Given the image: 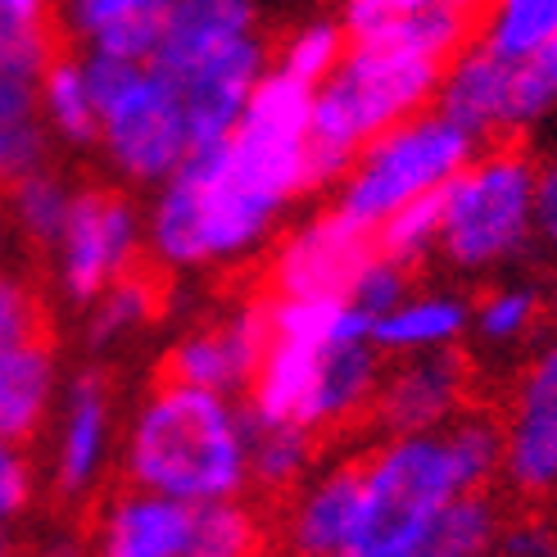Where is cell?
Instances as JSON below:
<instances>
[{
	"label": "cell",
	"instance_id": "1",
	"mask_svg": "<svg viewBox=\"0 0 557 557\" xmlns=\"http://www.w3.org/2000/svg\"><path fill=\"white\" fill-rule=\"evenodd\" d=\"M119 471L127 485L182 498V504L249 494V444L240 404L218 389L150 376V389L127 417Z\"/></svg>",
	"mask_w": 557,
	"mask_h": 557
},
{
	"label": "cell",
	"instance_id": "2",
	"mask_svg": "<svg viewBox=\"0 0 557 557\" xmlns=\"http://www.w3.org/2000/svg\"><path fill=\"white\" fill-rule=\"evenodd\" d=\"M440 60L408 54L376 41H349L341 64L313 87V127H309V182L313 190L336 186L354 154L385 127L404 123L417 109L435 104Z\"/></svg>",
	"mask_w": 557,
	"mask_h": 557
},
{
	"label": "cell",
	"instance_id": "3",
	"mask_svg": "<svg viewBox=\"0 0 557 557\" xmlns=\"http://www.w3.org/2000/svg\"><path fill=\"white\" fill-rule=\"evenodd\" d=\"M535 173L521 146L490 141L444 182L440 263L458 276H490L535 245Z\"/></svg>",
	"mask_w": 557,
	"mask_h": 557
},
{
	"label": "cell",
	"instance_id": "4",
	"mask_svg": "<svg viewBox=\"0 0 557 557\" xmlns=\"http://www.w3.org/2000/svg\"><path fill=\"white\" fill-rule=\"evenodd\" d=\"M358 467L363 498L349 557H422L440 508L467 490L444 426L381 435V444L358 454Z\"/></svg>",
	"mask_w": 557,
	"mask_h": 557
},
{
	"label": "cell",
	"instance_id": "5",
	"mask_svg": "<svg viewBox=\"0 0 557 557\" xmlns=\"http://www.w3.org/2000/svg\"><path fill=\"white\" fill-rule=\"evenodd\" d=\"M476 150H481L476 136L462 132L454 119H444L435 104L417 109V114L385 127L354 154L349 173L336 182V200L331 205L376 232L385 213L408 205L412 195L440 190Z\"/></svg>",
	"mask_w": 557,
	"mask_h": 557
},
{
	"label": "cell",
	"instance_id": "6",
	"mask_svg": "<svg viewBox=\"0 0 557 557\" xmlns=\"http://www.w3.org/2000/svg\"><path fill=\"white\" fill-rule=\"evenodd\" d=\"M141 249H146V218L132 195L109 182H82L73 190L64 236L50 249L54 299L82 313L109 282H119L127 268L141 263Z\"/></svg>",
	"mask_w": 557,
	"mask_h": 557
},
{
	"label": "cell",
	"instance_id": "7",
	"mask_svg": "<svg viewBox=\"0 0 557 557\" xmlns=\"http://www.w3.org/2000/svg\"><path fill=\"white\" fill-rule=\"evenodd\" d=\"M96 150L123 186L169 182L190 154V127L177 82L154 64H136L123 87L100 104Z\"/></svg>",
	"mask_w": 557,
	"mask_h": 557
},
{
	"label": "cell",
	"instance_id": "8",
	"mask_svg": "<svg viewBox=\"0 0 557 557\" xmlns=\"http://www.w3.org/2000/svg\"><path fill=\"white\" fill-rule=\"evenodd\" d=\"M46 440H50L46 490L54 504L82 508L100 498L104 476L119 454V395L104 358H87V363L64 376Z\"/></svg>",
	"mask_w": 557,
	"mask_h": 557
},
{
	"label": "cell",
	"instance_id": "9",
	"mask_svg": "<svg viewBox=\"0 0 557 557\" xmlns=\"http://www.w3.org/2000/svg\"><path fill=\"white\" fill-rule=\"evenodd\" d=\"M372 249H376L372 227L354 222L345 209L326 205L272 245L259 290H268V295H345L358 268L372 259Z\"/></svg>",
	"mask_w": 557,
	"mask_h": 557
},
{
	"label": "cell",
	"instance_id": "10",
	"mask_svg": "<svg viewBox=\"0 0 557 557\" xmlns=\"http://www.w3.org/2000/svg\"><path fill=\"white\" fill-rule=\"evenodd\" d=\"M263 345H268V304H263V290H255L240 304H232L227 313L182 331V336L159 354L154 376L240 399L249 376L259 368V358H263Z\"/></svg>",
	"mask_w": 557,
	"mask_h": 557
},
{
	"label": "cell",
	"instance_id": "11",
	"mask_svg": "<svg viewBox=\"0 0 557 557\" xmlns=\"http://www.w3.org/2000/svg\"><path fill=\"white\" fill-rule=\"evenodd\" d=\"M517 498H557V331L535 345L504 417V471Z\"/></svg>",
	"mask_w": 557,
	"mask_h": 557
},
{
	"label": "cell",
	"instance_id": "12",
	"mask_svg": "<svg viewBox=\"0 0 557 557\" xmlns=\"http://www.w3.org/2000/svg\"><path fill=\"white\" fill-rule=\"evenodd\" d=\"M471 404V363L458 345L395 354V363L381 368L368 422L381 435L435 431L458 408Z\"/></svg>",
	"mask_w": 557,
	"mask_h": 557
},
{
	"label": "cell",
	"instance_id": "13",
	"mask_svg": "<svg viewBox=\"0 0 557 557\" xmlns=\"http://www.w3.org/2000/svg\"><path fill=\"white\" fill-rule=\"evenodd\" d=\"M91 544L104 557H195V504L123 481L100 494Z\"/></svg>",
	"mask_w": 557,
	"mask_h": 557
},
{
	"label": "cell",
	"instance_id": "14",
	"mask_svg": "<svg viewBox=\"0 0 557 557\" xmlns=\"http://www.w3.org/2000/svg\"><path fill=\"white\" fill-rule=\"evenodd\" d=\"M272 64V41L263 33L240 37L227 50L209 54L186 73H169L177 82V96L186 109V127H190V150L195 146H213L222 136H232V127L240 123V109L255 91V82L263 77V69Z\"/></svg>",
	"mask_w": 557,
	"mask_h": 557
},
{
	"label": "cell",
	"instance_id": "15",
	"mask_svg": "<svg viewBox=\"0 0 557 557\" xmlns=\"http://www.w3.org/2000/svg\"><path fill=\"white\" fill-rule=\"evenodd\" d=\"M358 498H363L358 458L313 471L299 490L282 498V544L299 557H349L358 531Z\"/></svg>",
	"mask_w": 557,
	"mask_h": 557
},
{
	"label": "cell",
	"instance_id": "16",
	"mask_svg": "<svg viewBox=\"0 0 557 557\" xmlns=\"http://www.w3.org/2000/svg\"><path fill=\"white\" fill-rule=\"evenodd\" d=\"M435 109L454 119L476 141H504L508 136V54L490 50L485 41L471 37L458 54L444 60Z\"/></svg>",
	"mask_w": 557,
	"mask_h": 557
},
{
	"label": "cell",
	"instance_id": "17",
	"mask_svg": "<svg viewBox=\"0 0 557 557\" xmlns=\"http://www.w3.org/2000/svg\"><path fill=\"white\" fill-rule=\"evenodd\" d=\"M60 385H64V368L54 336L0 349V435L37 449L50 431L54 404H60Z\"/></svg>",
	"mask_w": 557,
	"mask_h": 557
},
{
	"label": "cell",
	"instance_id": "18",
	"mask_svg": "<svg viewBox=\"0 0 557 557\" xmlns=\"http://www.w3.org/2000/svg\"><path fill=\"white\" fill-rule=\"evenodd\" d=\"M255 33L259 0H163V33L150 64L177 77Z\"/></svg>",
	"mask_w": 557,
	"mask_h": 557
},
{
	"label": "cell",
	"instance_id": "19",
	"mask_svg": "<svg viewBox=\"0 0 557 557\" xmlns=\"http://www.w3.org/2000/svg\"><path fill=\"white\" fill-rule=\"evenodd\" d=\"M169 304V282H163V268L150 259L127 268L119 282H109L87 309H82V345L91 358H109L114 349H123L127 341H136L141 331H150Z\"/></svg>",
	"mask_w": 557,
	"mask_h": 557
},
{
	"label": "cell",
	"instance_id": "20",
	"mask_svg": "<svg viewBox=\"0 0 557 557\" xmlns=\"http://www.w3.org/2000/svg\"><path fill=\"white\" fill-rule=\"evenodd\" d=\"M471 331V299L458 290H408L395 309L372 318V345L395 358L417 349L462 345Z\"/></svg>",
	"mask_w": 557,
	"mask_h": 557
},
{
	"label": "cell",
	"instance_id": "21",
	"mask_svg": "<svg viewBox=\"0 0 557 557\" xmlns=\"http://www.w3.org/2000/svg\"><path fill=\"white\" fill-rule=\"evenodd\" d=\"M245 444H249V494L263 504H282L290 490L318 471L322 435L290 426V422H255L245 417Z\"/></svg>",
	"mask_w": 557,
	"mask_h": 557
},
{
	"label": "cell",
	"instance_id": "22",
	"mask_svg": "<svg viewBox=\"0 0 557 557\" xmlns=\"http://www.w3.org/2000/svg\"><path fill=\"white\" fill-rule=\"evenodd\" d=\"M73 190H77V182H69L54 163H46V169L27 173L14 186L0 190L5 227L27 255H46L50 259V249L60 245V236H64V222H69V209H73Z\"/></svg>",
	"mask_w": 557,
	"mask_h": 557
},
{
	"label": "cell",
	"instance_id": "23",
	"mask_svg": "<svg viewBox=\"0 0 557 557\" xmlns=\"http://www.w3.org/2000/svg\"><path fill=\"white\" fill-rule=\"evenodd\" d=\"M37 109L50 136L69 150H96L100 146V109L87 87L82 54L60 50L37 77Z\"/></svg>",
	"mask_w": 557,
	"mask_h": 557
},
{
	"label": "cell",
	"instance_id": "24",
	"mask_svg": "<svg viewBox=\"0 0 557 557\" xmlns=\"http://www.w3.org/2000/svg\"><path fill=\"white\" fill-rule=\"evenodd\" d=\"M476 10H462V5H449V0H435V5H417V10H404L395 18L376 23L372 33L363 37H349V41H376V46H395V50H408V54H426V60H449L458 54L471 37H476Z\"/></svg>",
	"mask_w": 557,
	"mask_h": 557
},
{
	"label": "cell",
	"instance_id": "25",
	"mask_svg": "<svg viewBox=\"0 0 557 557\" xmlns=\"http://www.w3.org/2000/svg\"><path fill=\"white\" fill-rule=\"evenodd\" d=\"M498 531H504V504L490 494V485L462 490L440 508L422 557H485L494 553Z\"/></svg>",
	"mask_w": 557,
	"mask_h": 557
},
{
	"label": "cell",
	"instance_id": "26",
	"mask_svg": "<svg viewBox=\"0 0 557 557\" xmlns=\"http://www.w3.org/2000/svg\"><path fill=\"white\" fill-rule=\"evenodd\" d=\"M540 322H544V286L504 282V286H490L476 304H471V331L467 336L481 349L508 354V349H521L525 341H531L540 331Z\"/></svg>",
	"mask_w": 557,
	"mask_h": 557
},
{
	"label": "cell",
	"instance_id": "27",
	"mask_svg": "<svg viewBox=\"0 0 557 557\" xmlns=\"http://www.w3.org/2000/svg\"><path fill=\"white\" fill-rule=\"evenodd\" d=\"M272 544L268 517L236 498H213V504H195V557H249Z\"/></svg>",
	"mask_w": 557,
	"mask_h": 557
},
{
	"label": "cell",
	"instance_id": "28",
	"mask_svg": "<svg viewBox=\"0 0 557 557\" xmlns=\"http://www.w3.org/2000/svg\"><path fill=\"white\" fill-rule=\"evenodd\" d=\"M557 109V33L508 60V132H525Z\"/></svg>",
	"mask_w": 557,
	"mask_h": 557
},
{
	"label": "cell",
	"instance_id": "29",
	"mask_svg": "<svg viewBox=\"0 0 557 557\" xmlns=\"http://www.w3.org/2000/svg\"><path fill=\"white\" fill-rule=\"evenodd\" d=\"M557 33V0H485L476 18V41L498 54H525Z\"/></svg>",
	"mask_w": 557,
	"mask_h": 557
},
{
	"label": "cell",
	"instance_id": "30",
	"mask_svg": "<svg viewBox=\"0 0 557 557\" xmlns=\"http://www.w3.org/2000/svg\"><path fill=\"white\" fill-rule=\"evenodd\" d=\"M444 190V186H440ZM440 190L412 195L408 205H399L395 213H385L376 222V249L389 259H399L408 268H422L435 249H440V218H444V200Z\"/></svg>",
	"mask_w": 557,
	"mask_h": 557
},
{
	"label": "cell",
	"instance_id": "31",
	"mask_svg": "<svg viewBox=\"0 0 557 557\" xmlns=\"http://www.w3.org/2000/svg\"><path fill=\"white\" fill-rule=\"evenodd\" d=\"M345 50H349L345 23L341 18H313V23L295 27L290 37H282V46H272V64L286 69L290 77L313 82V87H318V82L341 64Z\"/></svg>",
	"mask_w": 557,
	"mask_h": 557
},
{
	"label": "cell",
	"instance_id": "32",
	"mask_svg": "<svg viewBox=\"0 0 557 557\" xmlns=\"http://www.w3.org/2000/svg\"><path fill=\"white\" fill-rule=\"evenodd\" d=\"M37 336H54L46 286L33 272L0 263V349L18 341H37Z\"/></svg>",
	"mask_w": 557,
	"mask_h": 557
},
{
	"label": "cell",
	"instance_id": "33",
	"mask_svg": "<svg viewBox=\"0 0 557 557\" xmlns=\"http://www.w3.org/2000/svg\"><path fill=\"white\" fill-rule=\"evenodd\" d=\"M412 286H417V268H408V263H399V259L381 255V249H372V259L358 268V276L349 282L345 299L358 304V309H363L368 318H381V313L395 309V304H399Z\"/></svg>",
	"mask_w": 557,
	"mask_h": 557
},
{
	"label": "cell",
	"instance_id": "34",
	"mask_svg": "<svg viewBox=\"0 0 557 557\" xmlns=\"http://www.w3.org/2000/svg\"><path fill=\"white\" fill-rule=\"evenodd\" d=\"M54 163V136L37 119H18V123H0V190L14 186L18 177Z\"/></svg>",
	"mask_w": 557,
	"mask_h": 557
},
{
	"label": "cell",
	"instance_id": "35",
	"mask_svg": "<svg viewBox=\"0 0 557 557\" xmlns=\"http://www.w3.org/2000/svg\"><path fill=\"white\" fill-rule=\"evenodd\" d=\"M159 33H163V0H154V5H146V10H132V14L114 18L109 27H100V33H96L87 46L114 54V60L150 64L154 50H159Z\"/></svg>",
	"mask_w": 557,
	"mask_h": 557
},
{
	"label": "cell",
	"instance_id": "36",
	"mask_svg": "<svg viewBox=\"0 0 557 557\" xmlns=\"http://www.w3.org/2000/svg\"><path fill=\"white\" fill-rule=\"evenodd\" d=\"M41 498V471L27 444L0 435V521L18 525Z\"/></svg>",
	"mask_w": 557,
	"mask_h": 557
},
{
	"label": "cell",
	"instance_id": "37",
	"mask_svg": "<svg viewBox=\"0 0 557 557\" xmlns=\"http://www.w3.org/2000/svg\"><path fill=\"white\" fill-rule=\"evenodd\" d=\"M64 50V33H27L0 14V69L18 77H41V69Z\"/></svg>",
	"mask_w": 557,
	"mask_h": 557
},
{
	"label": "cell",
	"instance_id": "38",
	"mask_svg": "<svg viewBox=\"0 0 557 557\" xmlns=\"http://www.w3.org/2000/svg\"><path fill=\"white\" fill-rule=\"evenodd\" d=\"M146 5H154V0H64L60 23H64V33H73L77 41H91L100 27H109L114 18H123L132 10H146Z\"/></svg>",
	"mask_w": 557,
	"mask_h": 557
},
{
	"label": "cell",
	"instance_id": "39",
	"mask_svg": "<svg viewBox=\"0 0 557 557\" xmlns=\"http://www.w3.org/2000/svg\"><path fill=\"white\" fill-rule=\"evenodd\" d=\"M417 5H435V0H345V10H341V23H345V33L349 37H363L372 33L376 23L385 18H395L404 10H417ZM449 5H462V10H485V0H449Z\"/></svg>",
	"mask_w": 557,
	"mask_h": 557
},
{
	"label": "cell",
	"instance_id": "40",
	"mask_svg": "<svg viewBox=\"0 0 557 557\" xmlns=\"http://www.w3.org/2000/svg\"><path fill=\"white\" fill-rule=\"evenodd\" d=\"M494 553H504V557H553L557 553V531L544 525V521H535V517L504 521Z\"/></svg>",
	"mask_w": 557,
	"mask_h": 557
},
{
	"label": "cell",
	"instance_id": "41",
	"mask_svg": "<svg viewBox=\"0 0 557 557\" xmlns=\"http://www.w3.org/2000/svg\"><path fill=\"white\" fill-rule=\"evenodd\" d=\"M535 245L557 259V159L535 173Z\"/></svg>",
	"mask_w": 557,
	"mask_h": 557
},
{
	"label": "cell",
	"instance_id": "42",
	"mask_svg": "<svg viewBox=\"0 0 557 557\" xmlns=\"http://www.w3.org/2000/svg\"><path fill=\"white\" fill-rule=\"evenodd\" d=\"M37 77H18L0 69V123H18V119H37Z\"/></svg>",
	"mask_w": 557,
	"mask_h": 557
},
{
	"label": "cell",
	"instance_id": "43",
	"mask_svg": "<svg viewBox=\"0 0 557 557\" xmlns=\"http://www.w3.org/2000/svg\"><path fill=\"white\" fill-rule=\"evenodd\" d=\"M544 318L557 322V268L548 272V286H544Z\"/></svg>",
	"mask_w": 557,
	"mask_h": 557
},
{
	"label": "cell",
	"instance_id": "44",
	"mask_svg": "<svg viewBox=\"0 0 557 557\" xmlns=\"http://www.w3.org/2000/svg\"><path fill=\"white\" fill-rule=\"evenodd\" d=\"M10 548H14V531H10V525H5V521H0V557H5Z\"/></svg>",
	"mask_w": 557,
	"mask_h": 557
},
{
	"label": "cell",
	"instance_id": "45",
	"mask_svg": "<svg viewBox=\"0 0 557 557\" xmlns=\"http://www.w3.org/2000/svg\"><path fill=\"white\" fill-rule=\"evenodd\" d=\"M10 240H14V236H10V227H5V213H0V259H5V249H10Z\"/></svg>",
	"mask_w": 557,
	"mask_h": 557
}]
</instances>
